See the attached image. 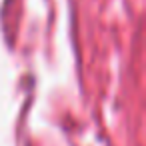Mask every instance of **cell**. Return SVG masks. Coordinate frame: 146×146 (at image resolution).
<instances>
[]
</instances>
